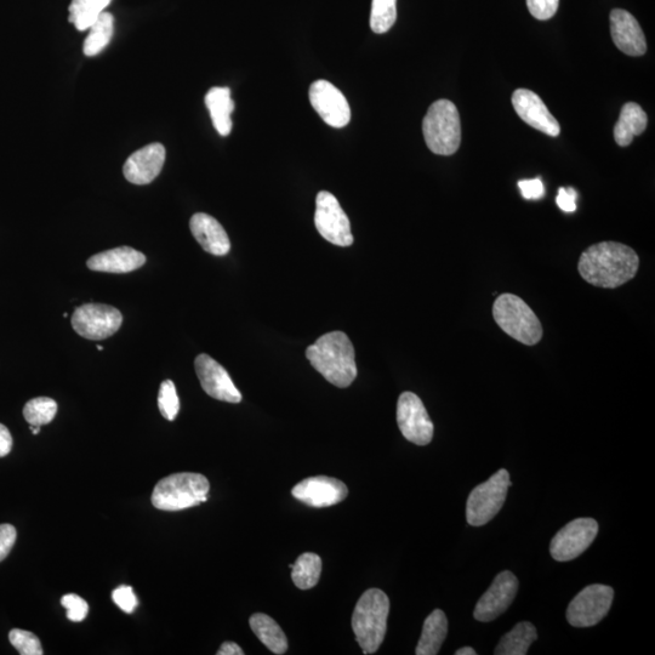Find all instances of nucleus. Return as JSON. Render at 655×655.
<instances>
[{
	"instance_id": "nucleus-1",
	"label": "nucleus",
	"mask_w": 655,
	"mask_h": 655,
	"mask_svg": "<svg viewBox=\"0 0 655 655\" xmlns=\"http://www.w3.org/2000/svg\"><path fill=\"white\" fill-rule=\"evenodd\" d=\"M640 258L634 249L619 242H601L580 255L578 271L585 282L598 288L622 287L639 271Z\"/></svg>"
},
{
	"instance_id": "nucleus-2",
	"label": "nucleus",
	"mask_w": 655,
	"mask_h": 655,
	"mask_svg": "<svg viewBox=\"0 0 655 655\" xmlns=\"http://www.w3.org/2000/svg\"><path fill=\"white\" fill-rule=\"evenodd\" d=\"M307 360L330 384L345 389L357 377L355 349L343 332L324 334L307 347Z\"/></svg>"
},
{
	"instance_id": "nucleus-3",
	"label": "nucleus",
	"mask_w": 655,
	"mask_h": 655,
	"mask_svg": "<svg viewBox=\"0 0 655 655\" xmlns=\"http://www.w3.org/2000/svg\"><path fill=\"white\" fill-rule=\"evenodd\" d=\"M390 613V600L384 591L370 589L361 596L352 615V629L364 654H373L383 643Z\"/></svg>"
},
{
	"instance_id": "nucleus-4",
	"label": "nucleus",
	"mask_w": 655,
	"mask_h": 655,
	"mask_svg": "<svg viewBox=\"0 0 655 655\" xmlns=\"http://www.w3.org/2000/svg\"><path fill=\"white\" fill-rule=\"evenodd\" d=\"M210 484L201 474L170 475L157 483L152 504L162 511H181L201 505L208 500Z\"/></svg>"
},
{
	"instance_id": "nucleus-5",
	"label": "nucleus",
	"mask_w": 655,
	"mask_h": 655,
	"mask_svg": "<svg viewBox=\"0 0 655 655\" xmlns=\"http://www.w3.org/2000/svg\"><path fill=\"white\" fill-rule=\"evenodd\" d=\"M493 317L501 330L523 345L534 346L543 338V326L537 315L521 298L501 294L494 301Z\"/></svg>"
},
{
	"instance_id": "nucleus-6",
	"label": "nucleus",
	"mask_w": 655,
	"mask_h": 655,
	"mask_svg": "<svg viewBox=\"0 0 655 655\" xmlns=\"http://www.w3.org/2000/svg\"><path fill=\"white\" fill-rule=\"evenodd\" d=\"M423 133L427 147L435 155H454L461 142V123L457 106L449 100L434 102L424 118Z\"/></svg>"
},
{
	"instance_id": "nucleus-7",
	"label": "nucleus",
	"mask_w": 655,
	"mask_h": 655,
	"mask_svg": "<svg viewBox=\"0 0 655 655\" xmlns=\"http://www.w3.org/2000/svg\"><path fill=\"white\" fill-rule=\"evenodd\" d=\"M511 486L509 471L505 469H500L488 481L477 486L467 499V523L470 526L481 527L491 522L503 509Z\"/></svg>"
},
{
	"instance_id": "nucleus-8",
	"label": "nucleus",
	"mask_w": 655,
	"mask_h": 655,
	"mask_svg": "<svg viewBox=\"0 0 655 655\" xmlns=\"http://www.w3.org/2000/svg\"><path fill=\"white\" fill-rule=\"evenodd\" d=\"M614 590L611 586L594 584L586 586L569 603L568 623L574 628H591L606 617L612 607Z\"/></svg>"
},
{
	"instance_id": "nucleus-9",
	"label": "nucleus",
	"mask_w": 655,
	"mask_h": 655,
	"mask_svg": "<svg viewBox=\"0 0 655 655\" xmlns=\"http://www.w3.org/2000/svg\"><path fill=\"white\" fill-rule=\"evenodd\" d=\"M76 333L88 340H105L115 335L123 323L116 307L104 304H87L78 307L71 318Z\"/></svg>"
},
{
	"instance_id": "nucleus-10",
	"label": "nucleus",
	"mask_w": 655,
	"mask_h": 655,
	"mask_svg": "<svg viewBox=\"0 0 655 655\" xmlns=\"http://www.w3.org/2000/svg\"><path fill=\"white\" fill-rule=\"evenodd\" d=\"M315 225L320 235L334 246H352L350 220L338 199L330 192L322 191L317 195Z\"/></svg>"
},
{
	"instance_id": "nucleus-11",
	"label": "nucleus",
	"mask_w": 655,
	"mask_h": 655,
	"mask_svg": "<svg viewBox=\"0 0 655 655\" xmlns=\"http://www.w3.org/2000/svg\"><path fill=\"white\" fill-rule=\"evenodd\" d=\"M397 424L406 440L427 446L434 438V423L423 401L413 392H403L397 403Z\"/></svg>"
},
{
	"instance_id": "nucleus-12",
	"label": "nucleus",
	"mask_w": 655,
	"mask_h": 655,
	"mask_svg": "<svg viewBox=\"0 0 655 655\" xmlns=\"http://www.w3.org/2000/svg\"><path fill=\"white\" fill-rule=\"evenodd\" d=\"M598 523L594 518H577L569 522L551 540L550 552L557 562H568L579 557L594 543Z\"/></svg>"
},
{
	"instance_id": "nucleus-13",
	"label": "nucleus",
	"mask_w": 655,
	"mask_h": 655,
	"mask_svg": "<svg viewBox=\"0 0 655 655\" xmlns=\"http://www.w3.org/2000/svg\"><path fill=\"white\" fill-rule=\"evenodd\" d=\"M310 101L324 123L345 128L351 121V108L341 91L328 81H316L310 88Z\"/></svg>"
},
{
	"instance_id": "nucleus-14",
	"label": "nucleus",
	"mask_w": 655,
	"mask_h": 655,
	"mask_svg": "<svg viewBox=\"0 0 655 655\" xmlns=\"http://www.w3.org/2000/svg\"><path fill=\"white\" fill-rule=\"evenodd\" d=\"M518 591V579L514 573L501 572L495 577L491 588L477 602L474 617L478 622L488 623L508 611Z\"/></svg>"
},
{
	"instance_id": "nucleus-15",
	"label": "nucleus",
	"mask_w": 655,
	"mask_h": 655,
	"mask_svg": "<svg viewBox=\"0 0 655 655\" xmlns=\"http://www.w3.org/2000/svg\"><path fill=\"white\" fill-rule=\"evenodd\" d=\"M292 494L295 499L312 508H328L344 501L349 489L344 482L336 478L315 476L296 484Z\"/></svg>"
},
{
	"instance_id": "nucleus-16",
	"label": "nucleus",
	"mask_w": 655,
	"mask_h": 655,
	"mask_svg": "<svg viewBox=\"0 0 655 655\" xmlns=\"http://www.w3.org/2000/svg\"><path fill=\"white\" fill-rule=\"evenodd\" d=\"M196 373L203 390L215 400L227 403L242 401V393L227 373V370L208 355H199L195 361Z\"/></svg>"
},
{
	"instance_id": "nucleus-17",
	"label": "nucleus",
	"mask_w": 655,
	"mask_h": 655,
	"mask_svg": "<svg viewBox=\"0 0 655 655\" xmlns=\"http://www.w3.org/2000/svg\"><path fill=\"white\" fill-rule=\"evenodd\" d=\"M512 106H514L522 121L531 125L532 128L552 136V138L560 135V124L551 115L548 107L538 94L533 93L531 90L518 89L512 95Z\"/></svg>"
},
{
	"instance_id": "nucleus-18",
	"label": "nucleus",
	"mask_w": 655,
	"mask_h": 655,
	"mask_svg": "<svg viewBox=\"0 0 655 655\" xmlns=\"http://www.w3.org/2000/svg\"><path fill=\"white\" fill-rule=\"evenodd\" d=\"M165 147L162 144L147 145L133 153L125 162V179L134 185H148L161 174L165 163Z\"/></svg>"
},
{
	"instance_id": "nucleus-19",
	"label": "nucleus",
	"mask_w": 655,
	"mask_h": 655,
	"mask_svg": "<svg viewBox=\"0 0 655 655\" xmlns=\"http://www.w3.org/2000/svg\"><path fill=\"white\" fill-rule=\"evenodd\" d=\"M611 34L615 45L629 56L646 54L647 42L642 28L628 11L614 9L611 13Z\"/></svg>"
},
{
	"instance_id": "nucleus-20",
	"label": "nucleus",
	"mask_w": 655,
	"mask_h": 655,
	"mask_svg": "<svg viewBox=\"0 0 655 655\" xmlns=\"http://www.w3.org/2000/svg\"><path fill=\"white\" fill-rule=\"evenodd\" d=\"M190 229L205 252L215 256H225L230 253V238L224 227L213 216L204 213L193 215Z\"/></svg>"
},
{
	"instance_id": "nucleus-21",
	"label": "nucleus",
	"mask_w": 655,
	"mask_h": 655,
	"mask_svg": "<svg viewBox=\"0 0 655 655\" xmlns=\"http://www.w3.org/2000/svg\"><path fill=\"white\" fill-rule=\"evenodd\" d=\"M146 264V256L130 247L106 250L91 256L87 262L90 270L107 273H128Z\"/></svg>"
},
{
	"instance_id": "nucleus-22",
	"label": "nucleus",
	"mask_w": 655,
	"mask_h": 655,
	"mask_svg": "<svg viewBox=\"0 0 655 655\" xmlns=\"http://www.w3.org/2000/svg\"><path fill=\"white\" fill-rule=\"evenodd\" d=\"M207 106L214 128L221 136H229L232 131V113L235 102L231 98V90L226 87H215L205 95Z\"/></svg>"
},
{
	"instance_id": "nucleus-23",
	"label": "nucleus",
	"mask_w": 655,
	"mask_h": 655,
	"mask_svg": "<svg viewBox=\"0 0 655 655\" xmlns=\"http://www.w3.org/2000/svg\"><path fill=\"white\" fill-rule=\"evenodd\" d=\"M648 117L640 105L628 102L622 108L617 124L614 127V139L619 146L632 144L635 136H640L646 130Z\"/></svg>"
},
{
	"instance_id": "nucleus-24",
	"label": "nucleus",
	"mask_w": 655,
	"mask_h": 655,
	"mask_svg": "<svg viewBox=\"0 0 655 655\" xmlns=\"http://www.w3.org/2000/svg\"><path fill=\"white\" fill-rule=\"evenodd\" d=\"M448 634V620L441 609H436L424 623L420 641L417 646V655H436L440 652Z\"/></svg>"
},
{
	"instance_id": "nucleus-25",
	"label": "nucleus",
	"mask_w": 655,
	"mask_h": 655,
	"mask_svg": "<svg viewBox=\"0 0 655 655\" xmlns=\"http://www.w3.org/2000/svg\"><path fill=\"white\" fill-rule=\"evenodd\" d=\"M250 628L258 639L270 649L272 653L282 655L288 651L287 636L281 626L269 615L256 613L249 620Z\"/></svg>"
},
{
	"instance_id": "nucleus-26",
	"label": "nucleus",
	"mask_w": 655,
	"mask_h": 655,
	"mask_svg": "<svg viewBox=\"0 0 655 655\" xmlns=\"http://www.w3.org/2000/svg\"><path fill=\"white\" fill-rule=\"evenodd\" d=\"M537 639V629L532 623H518L508 634L501 637L494 653L497 655H526L529 647Z\"/></svg>"
},
{
	"instance_id": "nucleus-27",
	"label": "nucleus",
	"mask_w": 655,
	"mask_h": 655,
	"mask_svg": "<svg viewBox=\"0 0 655 655\" xmlns=\"http://www.w3.org/2000/svg\"><path fill=\"white\" fill-rule=\"evenodd\" d=\"M113 32H115V17L104 11L89 28L83 47L84 54L89 58L99 55L110 44Z\"/></svg>"
},
{
	"instance_id": "nucleus-28",
	"label": "nucleus",
	"mask_w": 655,
	"mask_h": 655,
	"mask_svg": "<svg viewBox=\"0 0 655 655\" xmlns=\"http://www.w3.org/2000/svg\"><path fill=\"white\" fill-rule=\"evenodd\" d=\"M289 567L293 571V582L300 590H310L320 582L322 560L320 556L312 554V552L301 555L294 565Z\"/></svg>"
},
{
	"instance_id": "nucleus-29",
	"label": "nucleus",
	"mask_w": 655,
	"mask_h": 655,
	"mask_svg": "<svg viewBox=\"0 0 655 655\" xmlns=\"http://www.w3.org/2000/svg\"><path fill=\"white\" fill-rule=\"evenodd\" d=\"M112 0H72L70 22L78 31H88Z\"/></svg>"
},
{
	"instance_id": "nucleus-30",
	"label": "nucleus",
	"mask_w": 655,
	"mask_h": 655,
	"mask_svg": "<svg viewBox=\"0 0 655 655\" xmlns=\"http://www.w3.org/2000/svg\"><path fill=\"white\" fill-rule=\"evenodd\" d=\"M58 413V403L53 398L38 397L26 403L24 417L28 424L34 426L48 425Z\"/></svg>"
},
{
	"instance_id": "nucleus-31",
	"label": "nucleus",
	"mask_w": 655,
	"mask_h": 655,
	"mask_svg": "<svg viewBox=\"0 0 655 655\" xmlns=\"http://www.w3.org/2000/svg\"><path fill=\"white\" fill-rule=\"evenodd\" d=\"M397 20V0H373L370 28L377 34L389 32Z\"/></svg>"
},
{
	"instance_id": "nucleus-32",
	"label": "nucleus",
	"mask_w": 655,
	"mask_h": 655,
	"mask_svg": "<svg viewBox=\"0 0 655 655\" xmlns=\"http://www.w3.org/2000/svg\"><path fill=\"white\" fill-rule=\"evenodd\" d=\"M158 408L163 417L169 421L178 417L180 400L172 380L163 381L161 389H159Z\"/></svg>"
},
{
	"instance_id": "nucleus-33",
	"label": "nucleus",
	"mask_w": 655,
	"mask_h": 655,
	"mask_svg": "<svg viewBox=\"0 0 655 655\" xmlns=\"http://www.w3.org/2000/svg\"><path fill=\"white\" fill-rule=\"evenodd\" d=\"M9 641L21 655H43V647L38 637L30 631L13 629Z\"/></svg>"
},
{
	"instance_id": "nucleus-34",
	"label": "nucleus",
	"mask_w": 655,
	"mask_h": 655,
	"mask_svg": "<svg viewBox=\"0 0 655 655\" xmlns=\"http://www.w3.org/2000/svg\"><path fill=\"white\" fill-rule=\"evenodd\" d=\"M61 605L67 609V618L71 622H83L89 613L88 603L82 597L68 594L61 598Z\"/></svg>"
},
{
	"instance_id": "nucleus-35",
	"label": "nucleus",
	"mask_w": 655,
	"mask_h": 655,
	"mask_svg": "<svg viewBox=\"0 0 655 655\" xmlns=\"http://www.w3.org/2000/svg\"><path fill=\"white\" fill-rule=\"evenodd\" d=\"M560 0H527L529 13L535 19L545 21L550 20L557 13Z\"/></svg>"
},
{
	"instance_id": "nucleus-36",
	"label": "nucleus",
	"mask_w": 655,
	"mask_h": 655,
	"mask_svg": "<svg viewBox=\"0 0 655 655\" xmlns=\"http://www.w3.org/2000/svg\"><path fill=\"white\" fill-rule=\"evenodd\" d=\"M112 600L125 613H133L139 605L138 597L135 596L133 588L127 585L119 586L113 591Z\"/></svg>"
},
{
	"instance_id": "nucleus-37",
	"label": "nucleus",
	"mask_w": 655,
	"mask_h": 655,
	"mask_svg": "<svg viewBox=\"0 0 655 655\" xmlns=\"http://www.w3.org/2000/svg\"><path fill=\"white\" fill-rule=\"evenodd\" d=\"M17 533L13 524H0V562L8 557L16 543Z\"/></svg>"
},
{
	"instance_id": "nucleus-38",
	"label": "nucleus",
	"mask_w": 655,
	"mask_h": 655,
	"mask_svg": "<svg viewBox=\"0 0 655 655\" xmlns=\"http://www.w3.org/2000/svg\"><path fill=\"white\" fill-rule=\"evenodd\" d=\"M522 196L528 201H538L545 196V189L543 181L540 179L521 180L518 182Z\"/></svg>"
},
{
	"instance_id": "nucleus-39",
	"label": "nucleus",
	"mask_w": 655,
	"mask_h": 655,
	"mask_svg": "<svg viewBox=\"0 0 655 655\" xmlns=\"http://www.w3.org/2000/svg\"><path fill=\"white\" fill-rule=\"evenodd\" d=\"M578 193L573 189H563L561 187L558 190V196L556 198V203L563 212L574 213L577 210V201Z\"/></svg>"
},
{
	"instance_id": "nucleus-40",
	"label": "nucleus",
	"mask_w": 655,
	"mask_h": 655,
	"mask_svg": "<svg viewBox=\"0 0 655 655\" xmlns=\"http://www.w3.org/2000/svg\"><path fill=\"white\" fill-rule=\"evenodd\" d=\"M13 449V436L7 426L0 424V458L7 457Z\"/></svg>"
},
{
	"instance_id": "nucleus-41",
	"label": "nucleus",
	"mask_w": 655,
	"mask_h": 655,
	"mask_svg": "<svg viewBox=\"0 0 655 655\" xmlns=\"http://www.w3.org/2000/svg\"><path fill=\"white\" fill-rule=\"evenodd\" d=\"M242 648L235 642H225L218 651V655H243Z\"/></svg>"
},
{
	"instance_id": "nucleus-42",
	"label": "nucleus",
	"mask_w": 655,
	"mask_h": 655,
	"mask_svg": "<svg viewBox=\"0 0 655 655\" xmlns=\"http://www.w3.org/2000/svg\"><path fill=\"white\" fill-rule=\"evenodd\" d=\"M455 654H457V655H476L477 652L475 651L474 648L464 647V648L458 649V651L455 652Z\"/></svg>"
},
{
	"instance_id": "nucleus-43",
	"label": "nucleus",
	"mask_w": 655,
	"mask_h": 655,
	"mask_svg": "<svg viewBox=\"0 0 655 655\" xmlns=\"http://www.w3.org/2000/svg\"><path fill=\"white\" fill-rule=\"evenodd\" d=\"M31 431L33 432V435H38L39 432H41V426H30Z\"/></svg>"
},
{
	"instance_id": "nucleus-44",
	"label": "nucleus",
	"mask_w": 655,
	"mask_h": 655,
	"mask_svg": "<svg viewBox=\"0 0 655 655\" xmlns=\"http://www.w3.org/2000/svg\"><path fill=\"white\" fill-rule=\"evenodd\" d=\"M98 350H99V351H102V350H104V347H102V346H98Z\"/></svg>"
}]
</instances>
